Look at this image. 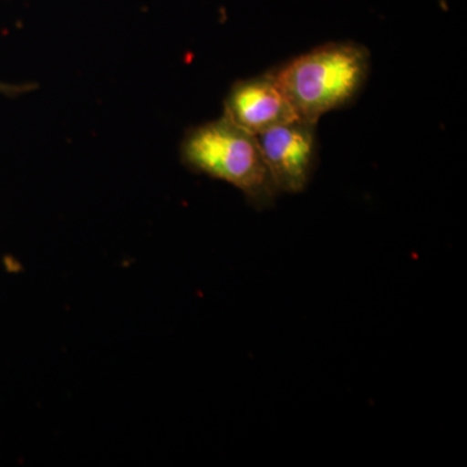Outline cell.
Masks as SVG:
<instances>
[{"label":"cell","instance_id":"5b68a950","mask_svg":"<svg viewBox=\"0 0 467 467\" xmlns=\"http://www.w3.org/2000/svg\"><path fill=\"white\" fill-rule=\"evenodd\" d=\"M33 85H5L0 84V92H5L7 95L21 94L32 90Z\"/></svg>","mask_w":467,"mask_h":467},{"label":"cell","instance_id":"277c9868","mask_svg":"<svg viewBox=\"0 0 467 467\" xmlns=\"http://www.w3.org/2000/svg\"><path fill=\"white\" fill-rule=\"evenodd\" d=\"M223 116L254 135L299 119L272 72L235 82L223 101Z\"/></svg>","mask_w":467,"mask_h":467},{"label":"cell","instance_id":"6da1fadb","mask_svg":"<svg viewBox=\"0 0 467 467\" xmlns=\"http://www.w3.org/2000/svg\"><path fill=\"white\" fill-rule=\"evenodd\" d=\"M370 70V55L358 43L337 42L292 58L273 70L297 117L316 122L358 97Z\"/></svg>","mask_w":467,"mask_h":467},{"label":"cell","instance_id":"7a4b0ae2","mask_svg":"<svg viewBox=\"0 0 467 467\" xmlns=\"http://www.w3.org/2000/svg\"><path fill=\"white\" fill-rule=\"evenodd\" d=\"M181 160L190 171L241 190L254 207L266 208L278 195L256 135L225 116L187 130L181 143Z\"/></svg>","mask_w":467,"mask_h":467},{"label":"cell","instance_id":"3957f363","mask_svg":"<svg viewBox=\"0 0 467 467\" xmlns=\"http://www.w3.org/2000/svg\"><path fill=\"white\" fill-rule=\"evenodd\" d=\"M316 126L296 119L256 135L278 193H297L308 186L317 161Z\"/></svg>","mask_w":467,"mask_h":467}]
</instances>
